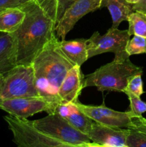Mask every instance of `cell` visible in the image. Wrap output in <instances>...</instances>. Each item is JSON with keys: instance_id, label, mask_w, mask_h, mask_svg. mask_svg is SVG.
<instances>
[{"instance_id": "obj_1", "label": "cell", "mask_w": 146, "mask_h": 147, "mask_svg": "<svg viewBox=\"0 0 146 147\" xmlns=\"http://www.w3.org/2000/svg\"><path fill=\"white\" fill-rule=\"evenodd\" d=\"M19 7L25 12V18L14 33L17 41V63L29 65L55 36V23L35 0H30Z\"/></svg>"}, {"instance_id": "obj_2", "label": "cell", "mask_w": 146, "mask_h": 147, "mask_svg": "<svg viewBox=\"0 0 146 147\" xmlns=\"http://www.w3.org/2000/svg\"><path fill=\"white\" fill-rule=\"evenodd\" d=\"M56 34L32 62L35 85L40 97L45 99L55 113L61 104L59 97L60 85L67 72L74 65L66 57L58 46Z\"/></svg>"}, {"instance_id": "obj_3", "label": "cell", "mask_w": 146, "mask_h": 147, "mask_svg": "<svg viewBox=\"0 0 146 147\" xmlns=\"http://www.w3.org/2000/svg\"><path fill=\"white\" fill-rule=\"evenodd\" d=\"M143 74V68L133 64L130 57L116 59L84 78V88L96 87L99 91L123 92L133 76Z\"/></svg>"}, {"instance_id": "obj_4", "label": "cell", "mask_w": 146, "mask_h": 147, "mask_svg": "<svg viewBox=\"0 0 146 147\" xmlns=\"http://www.w3.org/2000/svg\"><path fill=\"white\" fill-rule=\"evenodd\" d=\"M4 119L17 147H86V144H70L44 134L37 130L31 121L27 119H19L9 114L4 116Z\"/></svg>"}, {"instance_id": "obj_5", "label": "cell", "mask_w": 146, "mask_h": 147, "mask_svg": "<svg viewBox=\"0 0 146 147\" xmlns=\"http://www.w3.org/2000/svg\"><path fill=\"white\" fill-rule=\"evenodd\" d=\"M40 96L32 65H17L4 75L0 99Z\"/></svg>"}, {"instance_id": "obj_6", "label": "cell", "mask_w": 146, "mask_h": 147, "mask_svg": "<svg viewBox=\"0 0 146 147\" xmlns=\"http://www.w3.org/2000/svg\"><path fill=\"white\" fill-rule=\"evenodd\" d=\"M31 123L42 133L65 143L84 145L92 142L87 135L73 127L65 119L56 112L40 119L31 121Z\"/></svg>"}, {"instance_id": "obj_7", "label": "cell", "mask_w": 146, "mask_h": 147, "mask_svg": "<svg viewBox=\"0 0 146 147\" xmlns=\"http://www.w3.org/2000/svg\"><path fill=\"white\" fill-rule=\"evenodd\" d=\"M130 39L127 30H120L112 27L103 35H100L98 32H94L87 39L88 58L104 53H113L116 59L130 57L125 50Z\"/></svg>"}, {"instance_id": "obj_8", "label": "cell", "mask_w": 146, "mask_h": 147, "mask_svg": "<svg viewBox=\"0 0 146 147\" xmlns=\"http://www.w3.org/2000/svg\"><path fill=\"white\" fill-rule=\"evenodd\" d=\"M0 109L21 119H27L42 111L48 114L54 113L51 105L40 96L0 99Z\"/></svg>"}, {"instance_id": "obj_9", "label": "cell", "mask_w": 146, "mask_h": 147, "mask_svg": "<svg viewBox=\"0 0 146 147\" xmlns=\"http://www.w3.org/2000/svg\"><path fill=\"white\" fill-rule=\"evenodd\" d=\"M76 105L82 112L96 123L113 127L128 129L132 122V118L128 111L121 112L107 107L102 103L100 106L84 105L76 102Z\"/></svg>"}, {"instance_id": "obj_10", "label": "cell", "mask_w": 146, "mask_h": 147, "mask_svg": "<svg viewBox=\"0 0 146 147\" xmlns=\"http://www.w3.org/2000/svg\"><path fill=\"white\" fill-rule=\"evenodd\" d=\"M102 0H77L63 14L55 28L57 38L64 40L76 23L88 13L100 9Z\"/></svg>"}, {"instance_id": "obj_11", "label": "cell", "mask_w": 146, "mask_h": 147, "mask_svg": "<svg viewBox=\"0 0 146 147\" xmlns=\"http://www.w3.org/2000/svg\"><path fill=\"white\" fill-rule=\"evenodd\" d=\"M128 129L113 127L93 121L87 136L92 142L114 146H125Z\"/></svg>"}, {"instance_id": "obj_12", "label": "cell", "mask_w": 146, "mask_h": 147, "mask_svg": "<svg viewBox=\"0 0 146 147\" xmlns=\"http://www.w3.org/2000/svg\"><path fill=\"white\" fill-rule=\"evenodd\" d=\"M84 76L80 66L74 65L67 72L59 89V97L61 103H76L84 88Z\"/></svg>"}, {"instance_id": "obj_13", "label": "cell", "mask_w": 146, "mask_h": 147, "mask_svg": "<svg viewBox=\"0 0 146 147\" xmlns=\"http://www.w3.org/2000/svg\"><path fill=\"white\" fill-rule=\"evenodd\" d=\"M17 41L14 33L0 32V73L4 75L17 65Z\"/></svg>"}, {"instance_id": "obj_14", "label": "cell", "mask_w": 146, "mask_h": 147, "mask_svg": "<svg viewBox=\"0 0 146 147\" xmlns=\"http://www.w3.org/2000/svg\"><path fill=\"white\" fill-rule=\"evenodd\" d=\"M58 46L63 54L74 65L81 67L88 60L87 40L77 39L74 40H58Z\"/></svg>"}, {"instance_id": "obj_15", "label": "cell", "mask_w": 146, "mask_h": 147, "mask_svg": "<svg viewBox=\"0 0 146 147\" xmlns=\"http://www.w3.org/2000/svg\"><path fill=\"white\" fill-rule=\"evenodd\" d=\"M25 12L20 7H11L0 11V32L12 34L22 24Z\"/></svg>"}, {"instance_id": "obj_16", "label": "cell", "mask_w": 146, "mask_h": 147, "mask_svg": "<svg viewBox=\"0 0 146 147\" xmlns=\"http://www.w3.org/2000/svg\"><path fill=\"white\" fill-rule=\"evenodd\" d=\"M107 7L110 11L113 20V26L117 28L120 23L127 21L129 15L133 11V4L126 0H102L100 8Z\"/></svg>"}, {"instance_id": "obj_17", "label": "cell", "mask_w": 146, "mask_h": 147, "mask_svg": "<svg viewBox=\"0 0 146 147\" xmlns=\"http://www.w3.org/2000/svg\"><path fill=\"white\" fill-rule=\"evenodd\" d=\"M126 145L128 147H146V119L143 116L132 118L128 128Z\"/></svg>"}, {"instance_id": "obj_18", "label": "cell", "mask_w": 146, "mask_h": 147, "mask_svg": "<svg viewBox=\"0 0 146 147\" xmlns=\"http://www.w3.org/2000/svg\"><path fill=\"white\" fill-rule=\"evenodd\" d=\"M65 119L73 127L86 135L88 134L93 123V121L78 109L76 103L70 114Z\"/></svg>"}, {"instance_id": "obj_19", "label": "cell", "mask_w": 146, "mask_h": 147, "mask_svg": "<svg viewBox=\"0 0 146 147\" xmlns=\"http://www.w3.org/2000/svg\"><path fill=\"white\" fill-rule=\"evenodd\" d=\"M127 32L131 35H139L146 38V14L133 11L129 15Z\"/></svg>"}, {"instance_id": "obj_20", "label": "cell", "mask_w": 146, "mask_h": 147, "mask_svg": "<svg viewBox=\"0 0 146 147\" xmlns=\"http://www.w3.org/2000/svg\"><path fill=\"white\" fill-rule=\"evenodd\" d=\"M125 50L129 56L146 54V38L142 36L134 35L133 38L129 40Z\"/></svg>"}, {"instance_id": "obj_21", "label": "cell", "mask_w": 146, "mask_h": 147, "mask_svg": "<svg viewBox=\"0 0 146 147\" xmlns=\"http://www.w3.org/2000/svg\"><path fill=\"white\" fill-rule=\"evenodd\" d=\"M130 100V111L128 113L131 118L140 117L143 116V113L146 112V103L140 99V97L135 96L130 93H126Z\"/></svg>"}, {"instance_id": "obj_22", "label": "cell", "mask_w": 146, "mask_h": 147, "mask_svg": "<svg viewBox=\"0 0 146 147\" xmlns=\"http://www.w3.org/2000/svg\"><path fill=\"white\" fill-rule=\"evenodd\" d=\"M123 93H130L140 97L144 93L142 74H137L133 76L129 80L127 86L123 90Z\"/></svg>"}, {"instance_id": "obj_23", "label": "cell", "mask_w": 146, "mask_h": 147, "mask_svg": "<svg viewBox=\"0 0 146 147\" xmlns=\"http://www.w3.org/2000/svg\"><path fill=\"white\" fill-rule=\"evenodd\" d=\"M55 23L57 0H35Z\"/></svg>"}, {"instance_id": "obj_24", "label": "cell", "mask_w": 146, "mask_h": 147, "mask_svg": "<svg viewBox=\"0 0 146 147\" xmlns=\"http://www.w3.org/2000/svg\"><path fill=\"white\" fill-rule=\"evenodd\" d=\"M77 0H57V14H56L55 20V28L60 20L62 17L63 14L66 10Z\"/></svg>"}, {"instance_id": "obj_25", "label": "cell", "mask_w": 146, "mask_h": 147, "mask_svg": "<svg viewBox=\"0 0 146 147\" xmlns=\"http://www.w3.org/2000/svg\"><path fill=\"white\" fill-rule=\"evenodd\" d=\"M30 0H0V11L11 7H19Z\"/></svg>"}, {"instance_id": "obj_26", "label": "cell", "mask_w": 146, "mask_h": 147, "mask_svg": "<svg viewBox=\"0 0 146 147\" xmlns=\"http://www.w3.org/2000/svg\"><path fill=\"white\" fill-rule=\"evenodd\" d=\"M133 10L146 14V0H139L136 4H133Z\"/></svg>"}, {"instance_id": "obj_27", "label": "cell", "mask_w": 146, "mask_h": 147, "mask_svg": "<svg viewBox=\"0 0 146 147\" xmlns=\"http://www.w3.org/2000/svg\"><path fill=\"white\" fill-rule=\"evenodd\" d=\"M86 147H119V146H110V145L98 144L94 143V142H90V143L86 144ZM121 147H128V146H121Z\"/></svg>"}, {"instance_id": "obj_28", "label": "cell", "mask_w": 146, "mask_h": 147, "mask_svg": "<svg viewBox=\"0 0 146 147\" xmlns=\"http://www.w3.org/2000/svg\"><path fill=\"white\" fill-rule=\"evenodd\" d=\"M4 75L1 74V73H0V95H1V89H2L3 83H4Z\"/></svg>"}, {"instance_id": "obj_29", "label": "cell", "mask_w": 146, "mask_h": 147, "mask_svg": "<svg viewBox=\"0 0 146 147\" xmlns=\"http://www.w3.org/2000/svg\"><path fill=\"white\" fill-rule=\"evenodd\" d=\"M126 1H127L128 3H130V4H136L139 0H126Z\"/></svg>"}]
</instances>
